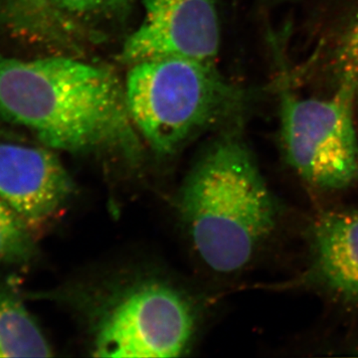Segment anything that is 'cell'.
<instances>
[{
	"instance_id": "cell-9",
	"label": "cell",
	"mask_w": 358,
	"mask_h": 358,
	"mask_svg": "<svg viewBox=\"0 0 358 358\" xmlns=\"http://www.w3.org/2000/svg\"><path fill=\"white\" fill-rule=\"evenodd\" d=\"M52 348L24 303L0 287V358L48 357Z\"/></svg>"
},
{
	"instance_id": "cell-4",
	"label": "cell",
	"mask_w": 358,
	"mask_h": 358,
	"mask_svg": "<svg viewBox=\"0 0 358 358\" xmlns=\"http://www.w3.org/2000/svg\"><path fill=\"white\" fill-rule=\"evenodd\" d=\"M352 90L339 85L327 99L279 94L280 138L289 166L305 182L327 192L358 180V136Z\"/></svg>"
},
{
	"instance_id": "cell-14",
	"label": "cell",
	"mask_w": 358,
	"mask_h": 358,
	"mask_svg": "<svg viewBox=\"0 0 358 358\" xmlns=\"http://www.w3.org/2000/svg\"><path fill=\"white\" fill-rule=\"evenodd\" d=\"M271 2H281L286 1V0H270Z\"/></svg>"
},
{
	"instance_id": "cell-12",
	"label": "cell",
	"mask_w": 358,
	"mask_h": 358,
	"mask_svg": "<svg viewBox=\"0 0 358 358\" xmlns=\"http://www.w3.org/2000/svg\"><path fill=\"white\" fill-rule=\"evenodd\" d=\"M338 72L341 83L350 90L355 98V106L358 103V13L346 28L345 35L339 43L336 55Z\"/></svg>"
},
{
	"instance_id": "cell-8",
	"label": "cell",
	"mask_w": 358,
	"mask_h": 358,
	"mask_svg": "<svg viewBox=\"0 0 358 358\" xmlns=\"http://www.w3.org/2000/svg\"><path fill=\"white\" fill-rule=\"evenodd\" d=\"M310 260L294 286L358 305V210L327 212L310 231Z\"/></svg>"
},
{
	"instance_id": "cell-11",
	"label": "cell",
	"mask_w": 358,
	"mask_h": 358,
	"mask_svg": "<svg viewBox=\"0 0 358 358\" xmlns=\"http://www.w3.org/2000/svg\"><path fill=\"white\" fill-rule=\"evenodd\" d=\"M61 13L84 26L91 21L110 20L124 13L134 0H51ZM86 28V27H85Z\"/></svg>"
},
{
	"instance_id": "cell-2",
	"label": "cell",
	"mask_w": 358,
	"mask_h": 358,
	"mask_svg": "<svg viewBox=\"0 0 358 358\" xmlns=\"http://www.w3.org/2000/svg\"><path fill=\"white\" fill-rule=\"evenodd\" d=\"M243 124L225 127L185 179L181 219L205 265L232 274L272 236L280 207L245 141Z\"/></svg>"
},
{
	"instance_id": "cell-5",
	"label": "cell",
	"mask_w": 358,
	"mask_h": 358,
	"mask_svg": "<svg viewBox=\"0 0 358 358\" xmlns=\"http://www.w3.org/2000/svg\"><path fill=\"white\" fill-rule=\"evenodd\" d=\"M195 329L192 305L166 282L134 285L107 308L96 324V357H176Z\"/></svg>"
},
{
	"instance_id": "cell-6",
	"label": "cell",
	"mask_w": 358,
	"mask_h": 358,
	"mask_svg": "<svg viewBox=\"0 0 358 358\" xmlns=\"http://www.w3.org/2000/svg\"><path fill=\"white\" fill-rule=\"evenodd\" d=\"M220 0H143V17L127 37L119 59L131 66L147 59L181 56L217 63Z\"/></svg>"
},
{
	"instance_id": "cell-10",
	"label": "cell",
	"mask_w": 358,
	"mask_h": 358,
	"mask_svg": "<svg viewBox=\"0 0 358 358\" xmlns=\"http://www.w3.org/2000/svg\"><path fill=\"white\" fill-rule=\"evenodd\" d=\"M36 253L32 233L0 199V264H22Z\"/></svg>"
},
{
	"instance_id": "cell-3",
	"label": "cell",
	"mask_w": 358,
	"mask_h": 358,
	"mask_svg": "<svg viewBox=\"0 0 358 358\" xmlns=\"http://www.w3.org/2000/svg\"><path fill=\"white\" fill-rule=\"evenodd\" d=\"M127 106L141 140L155 154H176L214 127L242 124L252 95L226 79L217 63L181 56L129 66Z\"/></svg>"
},
{
	"instance_id": "cell-1",
	"label": "cell",
	"mask_w": 358,
	"mask_h": 358,
	"mask_svg": "<svg viewBox=\"0 0 358 358\" xmlns=\"http://www.w3.org/2000/svg\"><path fill=\"white\" fill-rule=\"evenodd\" d=\"M0 117L54 150L109 152L133 162L143 152L124 82L110 68L72 55H0Z\"/></svg>"
},
{
	"instance_id": "cell-7",
	"label": "cell",
	"mask_w": 358,
	"mask_h": 358,
	"mask_svg": "<svg viewBox=\"0 0 358 358\" xmlns=\"http://www.w3.org/2000/svg\"><path fill=\"white\" fill-rule=\"evenodd\" d=\"M52 150L0 141V199L32 234L56 217L75 190Z\"/></svg>"
},
{
	"instance_id": "cell-13",
	"label": "cell",
	"mask_w": 358,
	"mask_h": 358,
	"mask_svg": "<svg viewBox=\"0 0 358 358\" xmlns=\"http://www.w3.org/2000/svg\"><path fill=\"white\" fill-rule=\"evenodd\" d=\"M4 134H7L6 131H3V129H0V136H4Z\"/></svg>"
}]
</instances>
